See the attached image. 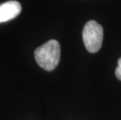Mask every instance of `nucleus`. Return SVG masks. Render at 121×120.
<instances>
[{"instance_id": "1", "label": "nucleus", "mask_w": 121, "mask_h": 120, "mask_svg": "<svg viewBox=\"0 0 121 120\" xmlns=\"http://www.w3.org/2000/svg\"><path fill=\"white\" fill-rule=\"evenodd\" d=\"M35 58L38 66L46 71H52L60 59V45L56 40H49L36 48Z\"/></svg>"}, {"instance_id": "2", "label": "nucleus", "mask_w": 121, "mask_h": 120, "mask_svg": "<svg viewBox=\"0 0 121 120\" xmlns=\"http://www.w3.org/2000/svg\"><path fill=\"white\" fill-rule=\"evenodd\" d=\"M86 49L91 53L99 52L103 41V28L95 20H90L84 25L82 32Z\"/></svg>"}, {"instance_id": "3", "label": "nucleus", "mask_w": 121, "mask_h": 120, "mask_svg": "<svg viewBox=\"0 0 121 120\" xmlns=\"http://www.w3.org/2000/svg\"><path fill=\"white\" fill-rule=\"evenodd\" d=\"M21 9L20 2L13 0L0 4V23L14 19L20 13Z\"/></svg>"}, {"instance_id": "4", "label": "nucleus", "mask_w": 121, "mask_h": 120, "mask_svg": "<svg viewBox=\"0 0 121 120\" xmlns=\"http://www.w3.org/2000/svg\"><path fill=\"white\" fill-rule=\"evenodd\" d=\"M115 73H116V76L117 77L118 80H121V57L118 59V65L117 69H116Z\"/></svg>"}]
</instances>
